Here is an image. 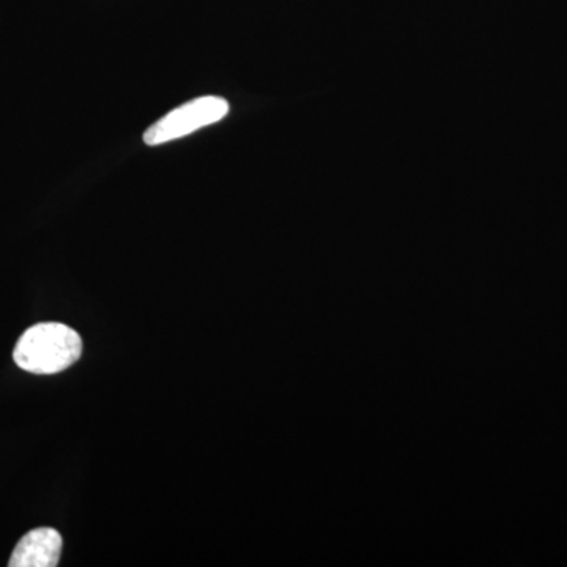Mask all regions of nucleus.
Wrapping results in <instances>:
<instances>
[{
    "label": "nucleus",
    "mask_w": 567,
    "mask_h": 567,
    "mask_svg": "<svg viewBox=\"0 0 567 567\" xmlns=\"http://www.w3.org/2000/svg\"><path fill=\"white\" fill-rule=\"evenodd\" d=\"M82 341L63 323L47 322L29 328L14 347L13 360L22 371L51 375L80 360Z\"/></svg>",
    "instance_id": "1"
},
{
    "label": "nucleus",
    "mask_w": 567,
    "mask_h": 567,
    "mask_svg": "<svg viewBox=\"0 0 567 567\" xmlns=\"http://www.w3.org/2000/svg\"><path fill=\"white\" fill-rule=\"evenodd\" d=\"M227 114H229V103L221 96H203V99L182 104L177 110L153 123L144 133V142L153 147V145L182 140L205 126L223 121Z\"/></svg>",
    "instance_id": "2"
},
{
    "label": "nucleus",
    "mask_w": 567,
    "mask_h": 567,
    "mask_svg": "<svg viewBox=\"0 0 567 567\" xmlns=\"http://www.w3.org/2000/svg\"><path fill=\"white\" fill-rule=\"evenodd\" d=\"M63 540L61 533L52 528H37L22 536L10 567H54L61 559Z\"/></svg>",
    "instance_id": "3"
}]
</instances>
